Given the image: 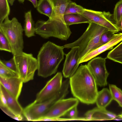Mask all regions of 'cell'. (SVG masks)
Segmentation results:
<instances>
[{"label":"cell","instance_id":"f546056e","mask_svg":"<svg viewBox=\"0 0 122 122\" xmlns=\"http://www.w3.org/2000/svg\"><path fill=\"white\" fill-rule=\"evenodd\" d=\"M77 106L72 108L66 113V115L70 118L75 119L76 120H87L85 117H78Z\"/></svg>","mask_w":122,"mask_h":122},{"label":"cell","instance_id":"f1b7e54d","mask_svg":"<svg viewBox=\"0 0 122 122\" xmlns=\"http://www.w3.org/2000/svg\"><path fill=\"white\" fill-rule=\"evenodd\" d=\"M115 33L108 30L103 32L100 37V46L110 41L115 35Z\"/></svg>","mask_w":122,"mask_h":122},{"label":"cell","instance_id":"74e56055","mask_svg":"<svg viewBox=\"0 0 122 122\" xmlns=\"http://www.w3.org/2000/svg\"><path fill=\"white\" fill-rule=\"evenodd\" d=\"M18 1L20 2L23 3L24 2L25 0H18Z\"/></svg>","mask_w":122,"mask_h":122},{"label":"cell","instance_id":"8992f818","mask_svg":"<svg viewBox=\"0 0 122 122\" xmlns=\"http://www.w3.org/2000/svg\"><path fill=\"white\" fill-rule=\"evenodd\" d=\"M0 30L8 40L13 56L22 53L24 48V29L17 19L14 17L10 20L7 17L3 22L0 23Z\"/></svg>","mask_w":122,"mask_h":122},{"label":"cell","instance_id":"ffe728a7","mask_svg":"<svg viewBox=\"0 0 122 122\" xmlns=\"http://www.w3.org/2000/svg\"><path fill=\"white\" fill-rule=\"evenodd\" d=\"M64 21L67 25L82 23H89V21L82 14L80 13H72L64 15Z\"/></svg>","mask_w":122,"mask_h":122},{"label":"cell","instance_id":"3957f363","mask_svg":"<svg viewBox=\"0 0 122 122\" xmlns=\"http://www.w3.org/2000/svg\"><path fill=\"white\" fill-rule=\"evenodd\" d=\"M89 24L86 30L79 38L73 42L63 46L64 48L68 49L75 46L79 47V64L80 60L85 55L100 46L101 35L103 32L108 30L105 27L94 23L91 22Z\"/></svg>","mask_w":122,"mask_h":122},{"label":"cell","instance_id":"484cf974","mask_svg":"<svg viewBox=\"0 0 122 122\" xmlns=\"http://www.w3.org/2000/svg\"><path fill=\"white\" fill-rule=\"evenodd\" d=\"M85 8L81 6L78 5L75 2L71 1L67 5L64 15L72 13L82 14Z\"/></svg>","mask_w":122,"mask_h":122},{"label":"cell","instance_id":"9c48e42d","mask_svg":"<svg viewBox=\"0 0 122 122\" xmlns=\"http://www.w3.org/2000/svg\"><path fill=\"white\" fill-rule=\"evenodd\" d=\"M106 58L101 57H94L87 65L94 77L97 85L104 86L107 85L109 73L106 66Z\"/></svg>","mask_w":122,"mask_h":122},{"label":"cell","instance_id":"9a60e30c","mask_svg":"<svg viewBox=\"0 0 122 122\" xmlns=\"http://www.w3.org/2000/svg\"><path fill=\"white\" fill-rule=\"evenodd\" d=\"M0 90L5 96L7 102V107L16 116L24 115L23 109L20 104L18 100L15 99L0 84Z\"/></svg>","mask_w":122,"mask_h":122},{"label":"cell","instance_id":"5bb4252c","mask_svg":"<svg viewBox=\"0 0 122 122\" xmlns=\"http://www.w3.org/2000/svg\"><path fill=\"white\" fill-rule=\"evenodd\" d=\"M1 84L12 96L17 100L20 94L23 81L20 77L3 78L0 77Z\"/></svg>","mask_w":122,"mask_h":122},{"label":"cell","instance_id":"603a6c76","mask_svg":"<svg viewBox=\"0 0 122 122\" xmlns=\"http://www.w3.org/2000/svg\"><path fill=\"white\" fill-rule=\"evenodd\" d=\"M109 88L113 100L117 102L119 105L122 107V91L113 84H109Z\"/></svg>","mask_w":122,"mask_h":122},{"label":"cell","instance_id":"7402d4cb","mask_svg":"<svg viewBox=\"0 0 122 122\" xmlns=\"http://www.w3.org/2000/svg\"><path fill=\"white\" fill-rule=\"evenodd\" d=\"M107 58L122 64V41L108 52Z\"/></svg>","mask_w":122,"mask_h":122},{"label":"cell","instance_id":"8fae6325","mask_svg":"<svg viewBox=\"0 0 122 122\" xmlns=\"http://www.w3.org/2000/svg\"><path fill=\"white\" fill-rule=\"evenodd\" d=\"M79 102V100L76 98L60 100L54 104L42 118H60L65 115L72 108L77 106Z\"/></svg>","mask_w":122,"mask_h":122},{"label":"cell","instance_id":"d6a6232c","mask_svg":"<svg viewBox=\"0 0 122 122\" xmlns=\"http://www.w3.org/2000/svg\"><path fill=\"white\" fill-rule=\"evenodd\" d=\"M0 90V107H7V102L5 98L2 91Z\"/></svg>","mask_w":122,"mask_h":122},{"label":"cell","instance_id":"ac0fdd59","mask_svg":"<svg viewBox=\"0 0 122 122\" xmlns=\"http://www.w3.org/2000/svg\"><path fill=\"white\" fill-rule=\"evenodd\" d=\"M113 100L110 90L107 88H103L98 92L95 103L98 107L105 109Z\"/></svg>","mask_w":122,"mask_h":122},{"label":"cell","instance_id":"f35d334b","mask_svg":"<svg viewBox=\"0 0 122 122\" xmlns=\"http://www.w3.org/2000/svg\"></svg>","mask_w":122,"mask_h":122},{"label":"cell","instance_id":"2e32d148","mask_svg":"<svg viewBox=\"0 0 122 122\" xmlns=\"http://www.w3.org/2000/svg\"><path fill=\"white\" fill-rule=\"evenodd\" d=\"M92 120H117V117L115 114L107 110L106 108L97 107L91 110Z\"/></svg>","mask_w":122,"mask_h":122},{"label":"cell","instance_id":"e0dca14e","mask_svg":"<svg viewBox=\"0 0 122 122\" xmlns=\"http://www.w3.org/2000/svg\"><path fill=\"white\" fill-rule=\"evenodd\" d=\"M52 8L53 18L59 17L64 20L63 16L66 7L70 0H47Z\"/></svg>","mask_w":122,"mask_h":122},{"label":"cell","instance_id":"277c9868","mask_svg":"<svg viewBox=\"0 0 122 122\" xmlns=\"http://www.w3.org/2000/svg\"><path fill=\"white\" fill-rule=\"evenodd\" d=\"M69 81L66 79L63 82L60 90L52 97L45 102L34 101L23 109V114L26 120L37 121L42 118L52 106L59 100L64 99L69 92Z\"/></svg>","mask_w":122,"mask_h":122},{"label":"cell","instance_id":"e575fe53","mask_svg":"<svg viewBox=\"0 0 122 122\" xmlns=\"http://www.w3.org/2000/svg\"><path fill=\"white\" fill-rule=\"evenodd\" d=\"M117 27L119 31H122V18L119 22Z\"/></svg>","mask_w":122,"mask_h":122},{"label":"cell","instance_id":"ba28073f","mask_svg":"<svg viewBox=\"0 0 122 122\" xmlns=\"http://www.w3.org/2000/svg\"><path fill=\"white\" fill-rule=\"evenodd\" d=\"M82 14L90 22L100 25L115 33L119 31L114 20L113 14L109 11H98L85 8Z\"/></svg>","mask_w":122,"mask_h":122},{"label":"cell","instance_id":"4316f807","mask_svg":"<svg viewBox=\"0 0 122 122\" xmlns=\"http://www.w3.org/2000/svg\"><path fill=\"white\" fill-rule=\"evenodd\" d=\"M113 14L117 27L122 18V0H119L115 5Z\"/></svg>","mask_w":122,"mask_h":122},{"label":"cell","instance_id":"d590c367","mask_svg":"<svg viewBox=\"0 0 122 122\" xmlns=\"http://www.w3.org/2000/svg\"><path fill=\"white\" fill-rule=\"evenodd\" d=\"M9 3L11 6L12 5L14 4L15 0H8Z\"/></svg>","mask_w":122,"mask_h":122},{"label":"cell","instance_id":"4fadbf2b","mask_svg":"<svg viewBox=\"0 0 122 122\" xmlns=\"http://www.w3.org/2000/svg\"><path fill=\"white\" fill-rule=\"evenodd\" d=\"M122 41V33L115 34L109 42L90 52L82 58L79 62V64L91 60L103 52L112 49L113 47Z\"/></svg>","mask_w":122,"mask_h":122},{"label":"cell","instance_id":"7c38bea8","mask_svg":"<svg viewBox=\"0 0 122 122\" xmlns=\"http://www.w3.org/2000/svg\"><path fill=\"white\" fill-rule=\"evenodd\" d=\"M65 55L66 57L62 73L65 78H70L75 73L79 65L78 63L80 57L79 47L75 46L72 48L70 51Z\"/></svg>","mask_w":122,"mask_h":122},{"label":"cell","instance_id":"836d02e7","mask_svg":"<svg viewBox=\"0 0 122 122\" xmlns=\"http://www.w3.org/2000/svg\"><path fill=\"white\" fill-rule=\"evenodd\" d=\"M33 4L34 7L35 8H36L37 4L38 1L37 0H27Z\"/></svg>","mask_w":122,"mask_h":122},{"label":"cell","instance_id":"4dcf8cb0","mask_svg":"<svg viewBox=\"0 0 122 122\" xmlns=\"http://www.w3.org/2000/svg\"><path fill=\"white\" fill-rule=\"evenodd\" d=\"M3 64L7 67L18 73V71L13 57L8 60H0Z\"/></svg>","mask_w":122,"mask_h":122},{"label":"cell","instance_id":"30bf717a","mask_svg":"<svg viewBox=\"0 0 122 122\" xmlns=\"http://www.w3.org/2000/svg\"><path fill=\"white\" fill-rule=\"evenodd\" d=\"M62 79L61 73L57 72L37 94L34 101L38 103L42 102L53 97L61 89L63 82Z\"/></svg>","mask_w":122,"mask_h":122},{"label":"cell","instance_id":"5b68a950","mask_svg":"<svg viewBox=\"0 0 122 122\" xmlns=\"http://www.w3.org/2000/svg\"><path fill=\"white\" fill-rule=\"evenodd\" d=\"M69 26L58 16L46 21L38 20L35 24V33L44 39L53 37L66 40L72 33Z\"/></svg>","mask_w":122,"mask_h":122},{"label":"cell","instance_id":"d4e9b609","mask_svg":"<svg viewBox=\"0 0 122 122\" xmlns=\"http://www.w3.org/2000/svg\"><path fill=\"white\" fill-rule=\"evenodd\" d=\"M0 77L3 78H9L20 76L18 73L7 67L0 61Z\"/></svg>","mask_w":122,"mask_h":122},{"label":"cell","instance_id":"44dd1931","mask_svg":"<svg viewBox=\"0 0 122 122\" xmlns=\"http://www.w3.org/2000/svg\"><path fill=\"white\" fill-rule=\"evenodd\" d=\"M36 9L40 13L47 16L49 19L53 18L52 8L47 0H39Z\"/></svg>","mask_w":122,"mask_h":122},{"label":"cell","instance_id":"d6986e66","mask_svg":"<svg viewBox=\"0 0 122 122\" xmlns=\"http://www.w3.org/2000/svg\"><path fill=\"white\" fill-rule=\"evenodd\" d=\"M25 18L24 30L25 35L28 38L34 36L36 33L35 24L32 17L31 10L25 13Z\"/></svg>","mask_w":122,"mask_h":122},{"label":"cell","instance_id":"7a4b0ae2","mask_svg":"<svg viewBox=\"0 0 122 122\" xmlns=\"http://www.w3.org/2000/svg\"><path fill=\"white\" fill-rule=\"evenodd\" d=\"M64 48L50 41L42 45L37 57L38 76L46 78L56 73L64 59Z\"/></svg>","mask_w":122,"mask_h":122},{"label":"cell","instance_id":"8d00e7d4","mask_svg":"<svg viewBox=\"0 0 122 122\" xmlns=\"http://www.w3.org/2000/svg\"><path fill=\"white\" fill-rule=\"evenodd\" d=\"M117 117L120 118L122 119V113L117 116Z\"/></svg>","mask_w":122,"mask_h":122},{"label":"cell","instance_id":"52a82bcc","mask_svg":"<svg viewBox=\"0 0 122 122\" xmlns=\"http://www.w3.org/2000/svg\"><path fill=\"white\" fill-rule=\"evenodd\" d=\"M13 57L20 77L23 83L33 80L35 72L38 68L37 59L32 54L23 52L20 55L13 56Z\"/></svg>","mask_w":122,"mask_h":122},{"label":"cell","instance_id":"cb8c5ba5","mask_svg":"<svg viewBox=\"0 0 122 122\" xmlns=\"http://www.w3.org/2000/svg\"><path fill=\"white\" fill-rule=\"evenodd\" d=\"M10 8L8 0H0V23L8 17L10 13Z\"/></svg>","mask_w":122,"mask_h":122},{"label":"cell","instance_id":"83f0119b","mask_svg":"<svg viewBox=\"0 0 122 122\" xmlns=\"http://www.w3.org/2000/svg\"><path fill=\"white\" fill-rule=\"evenodd\" d=\"M0 49L11 53V48L9 42L5 36L0 30Z\"/></svg>","mask_w":122,"mask_h":122},{"label":"cell","instance_id":"1f68e13d","mask_svg":"<svg viewBox=\"0 0 122 122\" xmlns=\"http://www.w3.org/2000/svg\"><path fill=\"white\" fill-rule=\"evenodd\" d=\"M75 119L69 118H42L40 119L37 120V121H69V120H75Z\"/></svg>","mask_w":122,"mask_h":122},{"label":"cell","instance_id":"6da1fadb","mask_svg":"<svg viewBox=\"0 0 122 122\" xmlns=\"http://www.w3.org/2000/svg\"><path fill=\"white\" fill-rule=\"evenodd\" d=\"M69 84L73 96L87 104L95 103L98 91L95 80L87 65L80 66L70 78Z\"/></svg>","mask_w":122,"mask_h":122}]
</instances>
